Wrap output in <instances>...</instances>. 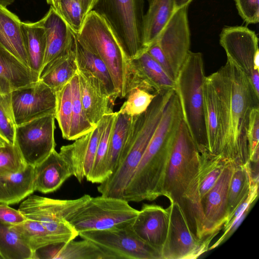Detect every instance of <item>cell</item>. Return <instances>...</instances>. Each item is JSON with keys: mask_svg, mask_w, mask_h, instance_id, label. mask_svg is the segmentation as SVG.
Listing matches in <instances>:
<instances>
[{"mask_svg": "<svg viewBox=\"0 0 259 259\" xmlns=\"http://www.w3.org/2000/svg\"><path fill=\"white\" fill-rule=\"evenodd\" d=\"M183 118L174 90L148 145L126 186L123 199L138 202L163 196V184L174 139Z\"/></svg>", "mask_w": 259, "mask_h": 259, "instance_id": "6da1fadb", "label": "cell"}, {"mask_svg": "<svg viewBox=\"0 0 259 259\" xmlns=\"http://www.w3.org/2000/svg\"><path fill=\"white\" fill-rule=\"evenodd\" d=\"M172 91L158 93L146 111L132 116L129 133L117 166L111 176L97 187L102 195L123 199L124 190L159 123Z\"/></svg>", "mask_w": 259, "mask_h": 259, "instance_id": "7a4b0ae2", "label": "cell"}, {"mask_svg": "<svg viewBox=\"0 0 259 259\" xmlns=\"http://www.w3.org/2000/svg\"><path fill=\"white\" fill-rule=\"evenodd\" d=\"M228 90V132L222 157L235 165L249 162L247 140L250 114L259 107V96L241 70L227 59L221 67Z\"/></svg>", "mask_w": 259, "mask_h": 259, "instance_id": "3957f363", "label": "cell"}, {"mask_svg": "<svg viewBox=\"0 0 259 259\" xmlns=\"http://www.w3.org/2000/svg\"><path fill=\"white\" fill-rule=\"evenodd\" d=\"M75 36L81 46L104 63L112 78L118 98L126 97L129 89L128 61L107 20L95 11H91L84 17Z\"/></svg>", "mask_w": 259, "mask_h": 259, "instance_id": "277c9868", "label": "cell"}, {"mask_svg": "<svg viewBox=\"0 0 259 259\" xmlns=\"http://www.w3.org/2000/svg\"><path fill=\"white\" fill-rule=\"evenodd\" d=\"M204 67L202 54L190 51L176 79L175 90L183 119L201 154L207 156L203 96L206 77Z\"/></svg>", "mask_w": 259, "mask_h": 259, "instance_id": "5b68a950", "label": "cell"}, {"mask_svg": "<svg viewBox=\"0 0 259 259\" xmlns=\"http://www.w3.org/2000/svg\"><path fill=\"white\" fill-rule=\"evenodd\" d=\"M144 0H97L93 10L107 20L126 59L147 51L144 44Z\"/></svg>", "mask_w": 259, "mask_h": 259, "instance_id": "8992f818", "label": "cell"}, {"mask_svg": "<svg viewBox=\"0 0 259 259\" xmlns=\"http://www.w3.org/2000/svg\"><path fill=\"white\" fill-rule=\"evenodd\" d=\"M200 153L183 119L172 142L163 184V196L177 203L197 176L201 165Z\"/></svg>", "mask_w": 259, "mask_h": 259, "instance_id": "52a82bcc", "label": "cell"}, {"mask_svg": "<svg viewBox=\"0 0 259 259\" xmlns=\"http://www.w3.org/2000/svg\"><path fill=\"white\" fill-rule=\"evenodd\" d=\"M139 211L124 199L101 195L91 197L65 220L79 233L126 226L134 222Z\"/></svg>", "mask_w": 259, "mask_h": 259, "instance_id": "ba28073f", "label": "cell"}, {"mask_svg": "<svg viewBox=\"0 0 259 259\" xmlns=\"http://www.w3.org/2000/svg\"><path fill=\"white\" fill-rule=\"evenodd\" d=\"M91 197L85 194L75 199L60 200L30 195L20 205L26 219L39 222L60 242L75 239L78 233L65 220Z\"/></svg>", "mask_w": 259, "mask_h": 259, "instance_id": "9c48e42d", "label": "cell"}, {"mask_svg": "<svg viewBox=\"0 0 259 259\" xmlns=\"http://www.w3.org/2000/svg\"><path fill=\"white\" fill-rule=\"evenodd\" d=\"M203 96L207 156L222 157L228 132V90L221 68L205 77Z\"/></svg>", "mask_w": 259, "mask_h": 259, "instance_id": "30bf717a", "label": "cell"}, {"mask_svg": "<svg viewBox=\"0 0 259 259\" xmlns=\"http://www.w3.org/2000/svg\"><path fill=\"white\" fill-rule=\"evenodd\" d=\"M220 43L227 59L245 74L259 96V50L256 33L245 26L226 27L220 34Z\"/></svg>", "mask_w": 259, "mask_h": 259, "instance_id": "8fae6325", "label": "cell"}, {"mask_svg": "<svg viewBox=\"0 0 259 259\" xmlns=\"http://www.w3.org/2000/svg\"><path fill=\"white\" fill-rule=\"evenodd\" d=\"M78 236L108 251L115 259H162L159 251L135 234L131 224L104 230L83 231Z\"/></svg>", "mask_w": 259, "mask_h": 259, "instance_id": "7c38bea8", "label": "cell"}, {"mask_svg": "<svg viewBox=\"0 0 259 259\" xmlns=\"http://www.w3.org/2000/svg\"><path fill=\"white\" fill-rule=\"evenodd\" d=\"M55 119L51 114L16 125L15 144L27 165L35 166L55 149Z\"/></svg>", "mask_w": 259, "mask_h": 259, "instance_id": "4fadbf2b", "label": "cell"}, {"mask_svg": "<svg viewBox=\"0 0 259 259\" xmlns=\"http://www.w3.org/2000/svg\"><path fill=\"white\" fill-rule=\"evenodd\" d=\"M167 208L168 229L161 258L195 259L208 251L212 239H200L194 236L177 202H170Z\"/></svg>", "mask_w": 259, "mask_h": 259, "instance_id": "5bb4252c", "label": "cell"}, {"mask_svg": "<svg viewBox=\"0 0 259 259\" xmlns=\"http://www.w3.org/2000/svg\"><path fill=\"white\" fill-rule=\"evenodd\" d=\"M11 96L16 125L48 114L55 116L56 92L39 79L15 89Z\"/></svg>", "mask_w": 259, "mask_h": 259, "instance_id": "9a60e30c", "label": "cell"}, {"mask_svg": "<svg viewBox=\"0 0 259 259\" xmlns=\"http://www.w3.org/2000/svg\"><path fill=\"white\" fill-rule=\"evenodd\" d=\"M189 5L174 11L155 42L177 77L190 51V31L188 18Z\"/></svg>", "mask_w": 259, "mask_h": 259, "instance_id": "2e32d148", "label": "cell"}, {"mask_svg": "<svg viewBox=\"0 0 259 259\" xmlns=\"http://www.w3.org/2000/svg\"><path fill=\"white\" fill-rule=\"evenodd\" d=\"M235 165L228 162L213 186L201 198L200 204L209 236L214 237L227 218V196Z\"/></svg>", "mask_w": 259, "mask_h": 259, "instance_id": "e0dca14e", "label": "cell"}, {"mask_svg": "<svg viewBox=\"0 0 259 259\" xmlns=\"http://www.w3.org/2000/svg\"><path fill=\"white\" fill-rule=\"evenodd\" d=\"M128 92L137 87L156 93L175 90L176 81L147 52L128 60Z\"/></svg>", "mask_w": 259, "mask_h": 259, "instance_id": "ac0fdd59", "label": "cell"}, {"mask_svg": "<svg viewBox=\"0 0 259 259\" xmlns=\"http://www.w3.org/2000/svg\"><path fill=\"white\" fill-rule=\"evenodd\" d=\"M168 224L167 208L144 203L131 224V228L141 240L161 253L167 237Z\"/></svg>", "mask_w": 259, "mask_h": 259, "instance_id": "d6986e66", "label": "cell"}, {"mask_svg": "<svg viewBox=\"0 0 259 259\" xmlns=\"http://www.w3.org/2000/svg\"><path fill=\"white\" fill-rule=\"evenodd\" d=\"M81 102L89 121L96 126L105 114L113 112L104 85L90 71L78 68Z\"/></svg>", "mask_w": 259, "mask_h": 259, "instance_id": "ffe728a7", "label": "cell"}, {"mask_svg": "<svg viewBox=\"0 0 259 259\" xmlns=\"http://www.w3.org/2000/svg\"><path fill=\"white\" fill-rule=\"evenodd\" d=\"M40 20L45 30L46 40L41 70L68 51L74 43L75 33L63 17L51 6Z\"/></svg>", "mask_w": 259, "mask_h": 259, "instance_id": "44dd1931", "label": "cell"}, {"mask_svg": "<svg viewBox=\"0 0 259 259\" xmlns=\"http://www.w3.org/2000/svg\"><path fill=\"white\" fill-rule=\"evenodd\" d=\"M82 239L41 247L33 252L32 259H115L111 253L93 242Z\"/></svg>", "mask_w": 259, "mask_h": 259, "instance_id": "7402d4cb", "label": "cell"}, {"mask_svg": "<svg viewBox=\"0 0 259 259\" xmlns=\"http://www.w3.org/2000/svg\"><path fill=\"white\" fill-rule=\"evenodd\" d=\"M35 191L48 193L58 190L70 177L72 170L55 149L41 163L34 166Z\"/></svg>", "mask_w": 259, "mask_h": 259, "instance_id": "603a6c76", "label": "cell"}, {"mask_svg": "<svg viewBox=\"0 0 259 259\" xmlns=\"http://www.w3.org/2000/svg\"><path fill=\"white\" fill-rule=\"evenodd\" d=\"M39 79V74L0 45V93L13 91Z\"/></svg>", "mask_w": 259, "mask_h": 259, "instance_id": "cb8c5ba5", "label": "cell"}, {"mask_svg": "<svg viewBox=\"0 0 259 259\" xmlns=\"http://www.w3.org/2000/svg\"><path fill=\"white\" fill-rule=\"evenodd\" d=\"M21 23L17 15L0 5V45L29 68Z\"/></svg>", "mask_w": 259, "mask_h": 259, "instance_id": "d4e9b609", "label": "cell"}, {"mask_svg": "<svg viewBox=\"0 0 259 259\" xmlns=\"http://www.w3.org/2000/svg\"><path fill=\"white\" fill-rule=\"evenodd\" d=\"M34 167L28 165L23 170L0 177V203H18L35 191Z\"/></svg>", "mask_w": 259, "mask_h": 259, "instance_id": "484cf974", "label": "cell"}, {"mask_svg": "<svg viewBox=\"0 0 259 259\" xmlns=\"http://www.w3.org/2000/svg\"><path fill=\"white\" fill-rule=\"evenodd\" d=\"M74 46L75 38L73 44L66 53L48 64L39 73V79L56 92L69 82L77 72Z\"/></svg>", "mask_w": 259, "mask_h": 259, "instance_id": "4316f807", "label": "cell"}, {"mask_svg": "<svg viewBox=\"0 0 259 259\" xmlns=\"http://www.w3.org/2000/svg\"><path fill=\"white\" fill-rule=\"evenodd\" d=\"M144 16V44L147 50L157 39L175 11L173 0H155Z\"/></svg>", "mask_w": 259, "mask_h": 259, "instance_id": "83f0119b", "label": "cell"}, {"mask_svg": "<svg viewBox=\"0 0 259 259\" xmlns=\"http://www.w3.org/2000/svg\"><path fill=\"white\" fill-rule=\"evenodd\" d=\"M117 114L113 112L104 115L97 125L99 132L98 147L92 170L86 179L92 183L101 184L107 179L105 161Z\"/></svg>", "mask_w": 259, "mask_h": 259, "instance_id": "f1b7e54d", "label": "cell"}, {"mask_svg": "<svg viewBox=\"0 0 259 259\" xmlns=\"http://www.w3.org/2000/svg\"><path fill=\"white\" fill-rule=\"evenodd\" d=\"M21 29L29 68L39 74L46 50V35L40 20L22 22Z\"/></svg>", "mask_w": 259, "mask_h": 259, "instance_id": "f546056e", "label": "cell"}, {"mask_svg": "<svg viewBox=\"0 0 259 259\" xmlns=\"http://www.w3.org/2000/svg\"><path fill=\"white\" fill-rule=\"evenodd\" d=\"M74 51L78 68L90 71L99 78L104 85L110 103L113 106L118 96L112 78L104 63L100 58L81 46L75 36Z\"/></svg>", "mask_w": 259, "mask_h": 259, "instance_id": "4dcf8cb0", "label": "cell"}, {"mask_svg": "<svg viewBox=\"0 0 259 259\" xmlns=\"http://www.w3.org/2000/svg\"><path fill=\"white\" fill-rule=\"evenodd\" d=\"M0 256L4 259H32L33 251L13 225L0 221Z\"/></svg>", "mask_w": 259, "mask_h": 259, "instance_id": "1f68e13d", "label": "cell"}, {"mask_svg": "<svg viewBox=\"0 0 259 259\" xmlns=\"http://www.w3.org/2000/svg\"><path fill=\"white\" fill-rule=\"evenodd\" d=\"M132 117V116L117 112L105 161L107 179L114 171L117 166L120 153L129 133Z\"/></svg>", "mask_w": 259, "mask_h": 259, "instance_id": "d6a6232c", "label": "cell"}, {"mask_svg": "<svg viewBox=\"0 0 259 259\" xmlns=\"http://www.w3.org/2000/svg\"><path fill=\"white\" fill-rule=\"evenodd\" d=\"M252 181L249 162L235 165L228 191V218L249 194Z\"/></svg>", "mask_w": 259, "mask_h": 259, "instance_id": "836d02e7", "label": "cell"}, {"mask_svg": "<svg viewBox=\"0 0 259 259\" xmlns=\"http://www.w3.org/2000/svg\"><path fill=\"white\" fill-rule=\"evenodd\" d=\"M72 98V117L68 140L76 139L92 131L96 126L87 118L81 102L78 73L70 81Z\"/></svg>", "mask_w": 259, "mask_h": 259, "instance_id": "e575fe53", "label": "cell"}, {"mask_svg": "<svg viewBox=\"0 0 259 259\" xmlns=\"http://www.w3.org/2000/svg\"><path fill=\"white\" fill-rule=\"evenodd\" d=\"M13 226L28 244L33 253L37 249L48 245L61 243L35 220L27 219Z\"/></svg>", "mask_w": 259, "mask_h": 259, "instance_id": "d590c367", "label": "cell"}, {"mask_svg": "<svg viewBox=\"0 0 259 259\" xmlns=\"http://www.w3.org/2000/svg\"><path fill=\"white\" fill-rule=\"evenodd\" d=\"M90 133L76 139L71 144L62 146L59 152L71 167L73 176L80 183L85 178L83 167L90 139Z\"/></svg>", "mask_w": 259, "mask_h": 259, "instance_id": "8d00e7d4", "label": "cell"}, {"mask_svg": "<svg viewBox=\"0 0 259 259\" xmlns=\"http://www.w3.org/2000/svg\"><path fill=\"white\" fill-rule=\"evenodd\" d=\"M72 117V98L70 81L56 92L55 119L61 130L62 137L69 138Z\"/></svg>", "mask_w": 259, "mask_h": 259, "instance_id": "74e56055", "label": "cell"}, {"mask_svg": "<svg viewBox=\"0 0 259 259\" xmlns=\"http://www.w3.org/2000/svg\"><path fill=\"white\" fill-rule=\"evenodd\" d=\"M157 94L141 88H133L118 112L131 116L140 115L146 111Z\"/></svg>", "mask_w": 259, "mask_h": 259, "instance_id": "f35d334b", "label": "cell"}, {"mask_svg": "<svg viewBox=\"0 0 259 259\" xmlns=\"http://www.w3.org/2000/svg\"><path fill=\"white\" fill-rule=\"evenodd\" d=\"M16 127L11 93H0V136L7 143L15 144Z\"/></svg>", "mask_w": 259, "mask_h": 259, "instance_id": "ab89813d", "label": "cell"}, {"mask_svg": "<svg viewBox=\"0 0 259 259\" xmlns=\"http://www.w3.org/2000/svg\"><path fill=\"white\" fill-rule=\"evenodd\" d=\"M27 165L15 144L0 148V177L20 172Z\"/></svg>", "mask_w": 259, "mask_h": 259, "instance_id": "60d3db41", "label": "cell"}, {"mask_svg": "<svg viewBox=\"0 0 259 259\" xmlns=\"http://www.w3.org/2000/svg\"><path fill=\"white\" fill-rule=\"evenodd\" d=\"M62 16L75 33L80 29L84 15L78 0H60Z\"/></svg>", "mask_w": 259, "mask_h": 259, "instance_id": "b9f144b4", "label": "cell"}, {"mask_svg": "<svg viewBox=\"0 0 259 259\" xmlns=\"http://www.w3.org/2000/svg\"><path fill=\"white\" fill-rule=\"evenodd\" d=\"M249 162H258L259 107L253 108L250 113L247 131Z\"/></svg>", "mask_w": 259, "mask_h": 259, "instance_id": "7bdbcfd3", "label": "cell"}, {"mask_svg": "<svg viewBox=\"0 0 259 259\" xmlns=\"http://www.w3.org/2000/svg\"><path fill=\"white\" fill-rule=\"evenodd\" d=\"M241 17L247 24H256L259 21V0H235Z\"/></svg>", "mask_w": 259, "mask_h": 259, "instance_id": "ee69618b", "label": "cell"}, {"mask_svg": "<svg viewBox=\"0 0 259 259\" xmlns=\"http://www.w3.org/2000/svg\"><path fill=\"white\" fill-rule=\"evenodd\" d=\"M90 139L84 162V174L87 178L91 173L94 162L99 139V132L97 126L90 133Z\"/></svg>", "mask_w": 259, "mask_h": 259, "instance_id": "f6af8a7d", "label": "cell"}, {"mask_svg": "<svg viewBox=\"0 0 259 259\" xmlns=\"http://www.w3.org/2000/svg\"><path fill=\"white\" fill-rule=\"evenodd\" d=\"M27 219L18 209L16 210L9 205L0 203V221L12 225H17Z\"/></svg>", "mask_w": 259, "mask_h": 259, "instance_id": "bcb514c9", "label": "cell"}, {"mask_svg": "<svg viewBox=\"0 0 259 259\" xmlns=\"http://www.w3.org/2000/svg\"><path fill=\"white\" fill-rule=\"evenodd\" d=\"M146 52L162 67L169 77L176 81L177 77L158 45L154 43Z\"/></svg>", "mask_w": 259, "mask_h": 259, "instance_id": "7dc6e473", "label": "cell"}, {"mask_svg": "<svg viewBox=\"0 0 259 259\" xmlns=\"http://www.w3.org/2000/svg\"><path fill=\"white\" fill-rule=\"evenodd\" d=\"M254 203H253L247 206L243 212L233 222L231 225L226 230L224 231L223 234L220 238L209 247L208 250L218 247L232 236L247 215Z\"/></svg>", "mask_w": 259, "mask_h": 259, "instance_id": "c3c4849f", "label": "cell"}, {"mask_svg": "<svg viewBox=\"0 0 259 259\" xmlns=\"http://www.w3.org/2000/svg\"><path fill=\"white\" fill-rule=\"evenodd\" d=\"M81 6L84 16L93 10L97 0H78Z\"/></svg>", "mask_w": 259, "mask_h": 259, "instance_id": "681fc988", "label": "cell"}, {"mask_svg": "<svg viewBox=\"0 0 259 259\" xmlns=\"http://www.w3.org/2000/svg\"><path fill=\"white\" fill-rule=\"evenodd\" d=\"M193 0H173L175 11L187 5H190Z\"/></svg>", "mask_w": 259, "mask_h": 259, "instance_id": "f907efd6", "label": "cell"}, {"mask_svg": "<svg viewBox=\"0 0 259 259\" xmlns=\"http://www.w3.org/2000/svg\"><path fill=\"white\" fill-rule=\"evenodd\" d=\"M47 3L53 7L55 10L61 15L60 0H46ZM62 16V15H61Z\"/></svg>", "mask_w": 259, "mask_h": 259, "instance_id": "816d5d0a", "label": "cell"}, {"mask_svg": "<svg viewBox=\"0 0 259 259\" xmlns=\"http://www.w3.org/2000/svg\"><path fill=\"white\" fill-rule=\"evenodd\" d=\"M15 0H0V5L7 7L11 5Z\"/></svg>", "mask_w": 259, "mask_h": 259, "instance_id": "f5cc1de1", "label": "cell"}, {"mask_svg": "<svg viewBox=\"0 0 259 259\" xmlns=\"http://www.w3.org/2000/svg\"><path fill=\"white\" fill-rule=\"evenodd\" d=\"M6 143H8L0 136V148L4 146Z\"/></svg>", "mask_w": 259, "mask_h": 259, "instance_id": "db71d44e", "label": "cell"}, {"mask_svg": "<svg viewBox=\"0 0 259 259\" xmlns=\"http://www.w3.org/2000/svg\"><path fill=\"white\" fill-rule=\"evenodd\" d=\"M149 3V5L152 4L155 0H147Z\"/></svg>", "mask_w": 259, "mask_h": 259, "instance_id": "11a10c76", "label": "cell"}]
</instances>
